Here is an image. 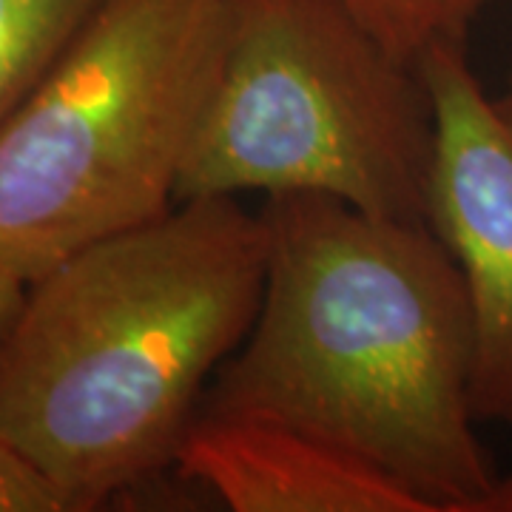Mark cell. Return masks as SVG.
I'll return each instance as SVG.
<instances>
[{
    "label": "cell",
    "instance_id": "obj_1",
    "mask_svg": "<svg viewBox=\"0 0 512 512\" xmlns=\"http://www.w3.org/2000/svg\"><path fill=\"white\" fill-rule=\"evenodd\" d=\"M259 214L262 305L200 413L328 441L430 512H512V476L473 430L470 305L436 231L319 194L268 197Z\"/></svg>",
    "mask_w": 512,
    "mask_h": 512
},
{
    "label": "cell",
    "instance_id": "obj_2",
    "mask_svg": "<svg viewBox=\"0 0 512 512\" xmlns=\"http://www.w3.org/2000/svg\"><path fill=\"white\" fill-rule=\"evenodd\" d=\"M265 274L268 228L237 197L77 248L0 316V441L49 467L74 512L151 498L254 328Z\"/></svg>",
    "mask_w": 512,
    "mask_h": 512
},
{
    "label": "cell",
    "instance_id": "obj_3",
    "mask_svg": "<svg viewBox=\"0 0 512 512\" xmlns=\"http://www.w3.org/2000/svg\"><path fill=\"white\" fill-rule=\"evenodd\" d=\"M234 6L111 0L0 114V316L77 248L177 205Z\"/></svg>",
    "mask_w": 512,
    "mask_h": 512
},
{
    "label": "cell",
    "instance_id": "obj_4",
    "mask_svg": "<svg viewBox=\"0 0 512 512\" xmlns=\"http://www.w3.org/2000/svg\"><path fill=\"white\" fill-rule=\"evenodd\" d=\"M433 165L436 106L419 66L336 0H237L177 202L319 194L427 222Z\"/></svg>",
    "mask_w": 512,
    "mask_h": 512
},
{
    "label": "cell",
    "instance_id": "obj_5",
    "mask_svg": "<svg viewBox=\"0 0 512 512\" xmlns=\"http://www.w3.org/2000/svg\"><path fill=\"white\" fill-rule=\"evenodd\" d=\"M419 69L436 106L427 225L467 291L473 416L512 427V126L481 89L467 46H436Z\"/></svg>",
    "mask_w": 512,
    "mask_h": 512
},
{
    "label": "cell",
    "instance_id": "obj_6",
    "mask_svg": "<svg viewBox=\"0 0 512 512\" xmlns=\"http://www.w3.org/2000/svg\"><path fill=\"white\" fill-rule=\"evenodd\" d=\"M177 476L234 512H430L362 458L248 416L200 413L180 444Z\"/></svg>",
    "mask_w": 512,
    "mask_h": 512
},
{
    "label": "cell",
    "instance_id": "obj_7",
    "mask_svg": "<svg viewBox=\"0 0 512 512\" xmlns=\"http://www.w3.org/2000/svg\"><path fill=\"white\" fill-rule=\"evenodd\" d=\"M111 0H0V114L29 92Z\"/></svg>",
    "mask_w": 512,
    "mask_h": 512
},
{
    "label": "cell",
    "instance_id": "obj_8",
    "mask_svg": "<svg viewBox=\"0 0 512 512\" xmlns=\"http://www.w3.org/2000/svg\"><path fill=\"white\" fill-rule=\"evenodd\" d=\"M390 55L421 66L436 46H467L470 29L504 0H336Z\"/></svg>",
    "mask_w": 512,
    "mask_h": 512
},
{
    "label": "cell",
    "instance_id": "obj_9",
    "mask_svg": "<svg viewBox=\"0 0 512 512\" xmlns=\"http://www.w3.org/2000/svg\"><path fill=\"white\" fill-rule=\"evenodd\" d=\"M0 512H74V501L49 467L0 441Z\"/></svg>",
    "mask_w": 512,
    "mask_h": 512
},
{
    "label": "cell",
    "instance_id": "obj_10",
    "mask_svg": "<svg viewBox=\"0 0 512 512\" xmlns=\"http://www.w3.org/2000/svg\"><path fill=\"white\" fill-rule=\"evenodd\" d=\"M495 106H498V111L504 114V120L512 126V74L510 80H507V86H504V92L495 97Z\"/></svg>",
    "mask_w": 512,
    "mask_h": 512
}]
</instances>
